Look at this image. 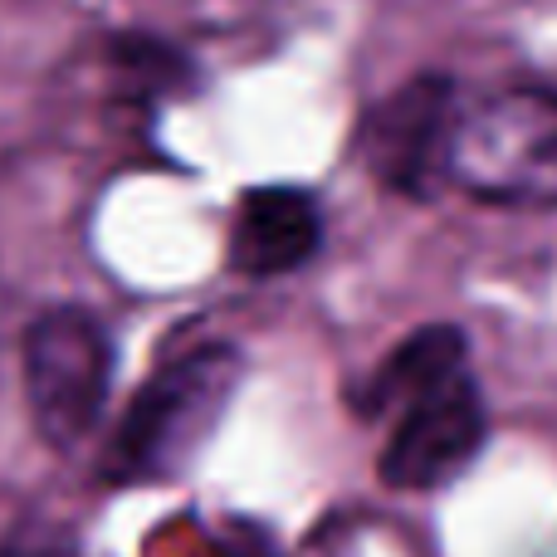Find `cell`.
<instances>
[{
    "instance_id": "5",
    "label": "cell",
    "mask_w": 557,
    "mask_h": 557,
    "mask_svg": "<svg viewBox=\"0 0 557 557\" xmlns=\"http://www.w3.org/2000/svg\"><path fill=\"white\" fill-rule=\"evenodd\" d=\"M460 94L445 74H416L376 98L357 123V157L362 172L392 196L431 201L445 186L450 166V137L460 123Z\"/></svg>"
},
{
    "instance_id": "6",
    "label": "cell",
    "mask_w": 557,
    "mask_h": 557,
    "mask_svg": "<svg viewBox=\"0 0 557 557\" xmlns=\"http://www.w3.org/2000/svg\"><path fill=\"white\" fill-rule=\"evenodd\" d=\"M323 250V206L304 186H250L235 201L231 270L240 278L298 274Z\"/></svg>"
},
{
    "instance_id": "1",
    "label": "cell",
    "mask_w": 557,
    "mask_h": 557,
    "mask_svg": "<svg viewBox=\"0 0 557 557\" xmlns=\"http://www.w3.org/2000/svg\"><path fill=\"white\" fill-rule=\"evenodd\" d=\"M352 406L367 421H392L376 470L382 484L406 494L455 484L490 441V406L470 372V343L455 323L406 333L352 386Z\"/></svg>"
},
{
    "instance_id": "4",
    "label": "cell",
    "mask_w": 557,
    "mask_h": 557,
    "mask_svg": "<svg viewBox=\"0 0 557 557\" xmlns=\"http://www.w3.org/2000/svg\"><path fill=\"white\" fill-rule=\"evenodd\" d=\"M113 386V343L98 313L49 304L25 327V396L49 450H74L94 435Z\"/></svg>"
},
{
    "instance_id": "3",
    "label": "cell",
    "mask_w": 557,
    "mask_h": 557,
    "mask_svg": "<svg viewBox=\"0 0 557 557\" xmlns=\"http://www.w3.org/2000/svg\"><path fill=\"white\" fill-rule=\"evenodd\" d=\"M445 182L484 206H557V88L509 84L465 103Z\"/></svg>"
},
{
    "instance_id": "7",
    "label": "cell",
    "mask_w": 557,
    "mask_h": 557,
    "mask_svg": "<svg viewBox=\"0 0 557 557\" xmlns=\"http://www.w3.org/2000/svg\"><path fill=\"white\" fill-rule=\"evenodd\" d=\"M0 557H84L64 539H10L0 543Z\"/></svg>"
},
{
    "instance_id": "2",
    "label": "cell",
    "mask_w": 557,
    "mask_h": 557,
    "mask_svg": "<svg viewBox=\"0 0 557 557\" xmlns=\"http://www.w3.org/2000/svg\"><path fill=\"white\" fill-rule=\"evenodd\" d=\"M240 382L245 357L235 343H201L162 362L137 386V396L108 435L103 460H98L103 484L147 490V484L182 480L231 416Z\"/></svg>"
}]
</instances>
